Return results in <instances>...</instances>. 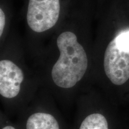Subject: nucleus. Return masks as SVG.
<instances>
[{"label": "nucleus", "mask_w": 129, "mask_h": 129, "mask_svg": "<svg viewBox=\"0 0 129 129\" xmlns=\"http://www.w3.org/2000/svg\"><path fill=\"white\" fill-rule=\"evenodd\" d=\"M57 46L60 56L53 66L51 77L57 86L74 87L81 80L88 67V59L83 47L72 32H63L58 37Z\"/></svg>", "instance_id": "f257e3e1"}, {"label": "nucleus", "mask_w": 129, "mask_h": 129, "mask_svg": "<svg viewBox=\"0 0 129 129\" xmlns=\"http://www.w3.org/2000/svg\"><path fill=\"white\" fill-rule=\"evenodd\" d=\"M59 0H29L27 22L36 32H43L57 23L60 14Z\"/></svg>", "instance_id": "f03ea898"}, {"label": "nucleus", "mask_w": 129, "mask_h": 129, "mask_svg": "<svg viewBox=\"0 0 129 129\" xmlns=\"http://www.w3.org/2000/svg\"><path fill=\"white\" fill-rule=\"evenodd\" d=\"M104 65L106 76L113 84H123L129 79V50L119 47L114 38L106 49Z\"/></svg>", "instance_id": "7ed1b4c3"}, {"label": "nucleus", "mask_w": 129, "mask_h": 129, "mask_svg": "<svg viewBox=\"0 0 129 129\" xmlns=\"http://www.w3.org/2000/svg\"><path fill=\"white\" fill-rule=\"evenodd\" d=\"M24 78L23 71L12 61L0 62V94L12 99L18 95Z\"/></svg>", "instance_id": "20e7f679"}, {"label": "nucleus", "mask_w": 129, "mask_h": 129, "mask_svg": "<svg viewBox=\"0 0 129 129\" xmlns=\"http://www.w3.org/2000/svg\"><path fill=\"white\" fill-rule=\"evenodd\" d=\"M26 129H59V125L51 114L38 112L28 118Z\"/></svg>", "instance_id": "39448f33"}, {"label": "nucleus", "mask_w": 129, "mask_h": 129, "mask_svg": "<svg viewBox=\"0 0 129 129\" xmlns=\"http://www.w3.org/2000/svg\"><path fill=\"white\" fill-rule=\"evenodd\" d=\"M80 129H109L106 118L101 114H93L82 122Z\"/></svg>", "instance_id": "423d86ee"}, {"label": "nucleus", "mask_w": 129, "mask_h": 129, "mask_svg": "<svg viewBox=\"0 0 129 129\" xmlns=\"http://www.w3.org/2000/svg\"><path fill=\"white\" fill-rule=\"evenodd\" d=\"M115 39L119 47L129 50V30L121 32L117 35Z\"/></svg>", "instance_id": "0eeeda50"}, {"label": "nucleus", "mask_w": 129, "mask_h": 129, "mask_svg": "<svg viewBox=\"0 0 129 129\" xmlns=\"http://www.w3.org/2000/svg\"><path fill=\"white\" fill-rule=\"evenodd\" d=\"M6 24V16L2 9H0V36L1 37Z\"/></svg>", "instance_id": "6e6552de"}, {"label": "nucleus", "mask_w": 129, "mask_h": 129, "mask_svg": "<svg viewBox=\"0 0 129 129\" xmlns=\"http://www.w3.org/2000/svg\"><path fill=\"white\" fill-rule=\"evenodd\" d=\"M3 129H15V128H14L13 127L10 126V125H8V126L4 127V128H3Z\"/></svg>", "instance_id": "1a4fd4ad"}]
</instances>
